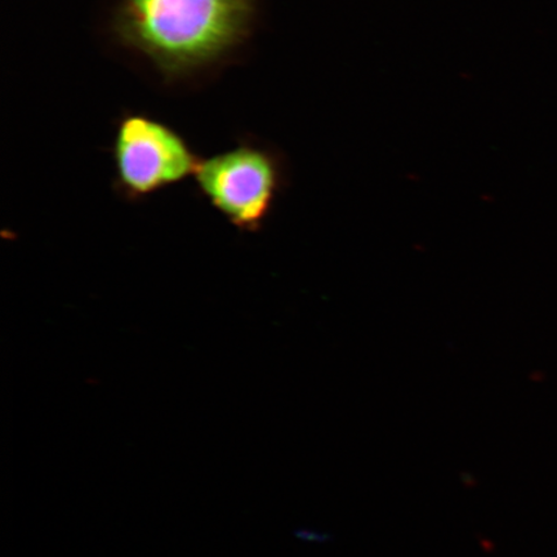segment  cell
<instances>
[{
  "mask_svg": "<svg viewBox=\"0 0 557 557\" xmlns=\"http://www.w3.org/2000/svg\"><path fill=\"white\" fill-rule=\"evenodd\" d=\"M256 15L257 0H120L113 30L166 79H181L238 50Z\"/></svg>",
  "mask_w": 557,
  "mask_h": 557,
  "instance_id": "cell-1",
  "label": "cell"
},
{
  "mask_svg": "<svg viewBox=\"0 0 557 557\" xmlns=\"http://www.w3.org/2000/svg\"><path fill=\"white\" fill-rule=\"evenodd\" d=\"M194 180L201 197L230 225L243 233H257L273 211L284 172L274 152L244 141L200 158Z\"/></svg>",
  "mask_w": 557,
  "mask_h": 557,
  "instance_id": "cell-2",
  "label": "cell"
},
{
  "mask_svg": "<svg viewBox=\"0 0 557 557\" xmlns=\"http://www.w3.org/2000/svg\"><path fill=\"white\" fill-rule=\"evenodd\" d=\"M114 191L137 203L194 177L200 158L183 135L146 114H125L113 141Z\"/></svg>",
  "mask_w": 557,
  "mask_h": 557,
  "instance_id": "cell-3",
  "label": "cell"
},
{
  "mask_svg": "<svg viewBox=\"0 0 557 557\" xmlns=\"http://www.w3.org/2000/svg\"><path fill=\"white\" fill-rule=\"evenodd\" d=\"M298 537L308 541L324 542L330 540V535L312 533V532H298Z\"/></svg>",
  "mask_w": 557,
  "mask_h": 557,
  "instance_id": "cell-4",
  "label": "cell"
}]
</instances>
